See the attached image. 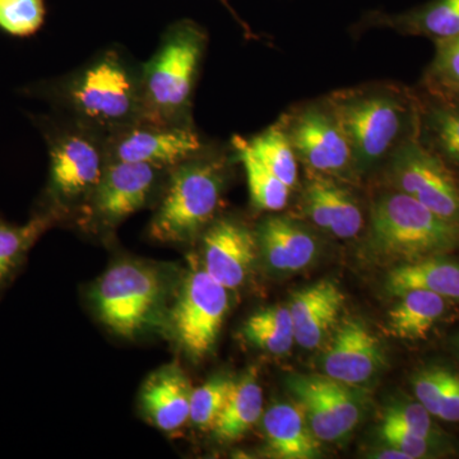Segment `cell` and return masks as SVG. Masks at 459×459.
Returning <instances> with one entry per match:
<instances>
[{"instance_id": "cell-1", "label": "cell", "mask_w": 459, "mask_h": 459, "mask_svg": "<svg viewBox=\"0 0 459 459\" xmlns=\"http://www.w3.org/2000/svg\"><path fill=\"white\" fill-rule=\"evenodd\" d=\"M325 98L349 138L358 178L385 165L398 148L418 135L416 90L397 83H369Z\"/></svg>"}, {"instance_id": "cell-2", "label": "cell", "mask_w": 459, "mask_h": 459, "mask_svg": "<svg viewBox=\"0 0 459 459\" xmlns=\"http://www.w3.org/2000/svg\"><path fill=\"white\" fill-rule=\"evenodd\" d=\"M57 93L80 124L100 133L110 134L143 117L141 71L114 49L74 72Z\"/></svg>"}, {"instance_id": "cell-3", "label": "cell", "mask_w": 459, "mask_h": 459, "mask_svg": "<svg viewBox=\"0 0 459 459\" xmlns=\"http://www.w3.org/2000/svg\"><path fill=\"white\" fill-rule=\"evenodd\" d=\"M205 47L207 33L195 21H178L166 30L159 49L141 69L142 119L192 124L190 107Z\"/></svg>"}, {"instance_id": "cell-4", "label": "cell", "mask_w": 459, "mask_h": 459, "mask_svg": "<svg viewBox=\"0 0 459 459\" xmlns=\"http://www.w3.org/2000/svg\"><path fill=\"white\" fill-rule=\"evenodd\" d=\"M170 170L150 235L160 243H186L212 223L225 188L228 161L204 150Z\"/></svg>"}, {"instance_id": "cell-5", "label": "cell", "mask_w": 459, "mask_h": 459, "mask_svg": "<svg viewBox=\"0 0 459 459\" xmlns=\"http://www.w3.org/2000/svg\"><path fill=\"white\" fill-rule=\"evenodd\" d=\"M369 247L377 258L401 264L446 255L459 247V225L410 195L389 189L371 205Z\"/></svg>"}, {"instance_id": "cell-6", "label": "cell", "mask_w": 459, "mask_h": 459, "mask_svg": "<svg viewBox=\"0 0 459 459\" xmlns=\"http://www.w3.org/2000/svg\"><path fill=\"white\" fill-rule=\"evenodd\" d=\"M159 271L140 262H119L92 289L100 320L120 337L132 338L156 325L165 301Z\"/></svg>"}, {"instance_id": "cell-7", "label": "cell", "mask_w": 459, "mask_h": 459, "mask_svg": "<svg viewBox=\"0 0 459 459\" xmlns=\"http://www.w3.org/2000/svg\"><path fill=\"white\" fill-rule=\"evenodd\" d=\"M279 122L307 171L334 178L356 177L349 138L327 98L298 105Z\"/></svg>"}, {"instance_id": "cell-8", "label": "cell", "mask_w": 459, "mask_h": 459, "mask_svg": "<svg viewBox=\"0 0 459 459\" xmlns=\"http://www.w3.org/2000/svg\"><path fill=\"white\" fill-rule=\"evenodd\" d=\"M228 310L229 290L195 265L184 279L170 318L175 340L190 359L201 360L212 351Z\"/></svg>"}, {"instance_id": "cell-9", "label": "cell", "mask_w": 459, "mask_h": 459, "mask_svg": "<svg viewBox=\"0 0 459 459\" xmlns=\"http://www.w3.org/2000/svg\"><path fill=\"white\" fill-rule=\"evenodd\" d=\"M391 189L404 193L446 221L459 225V179L429 152L418 135L386 161Z\"/></svg>"}, {"instance_id": "cell-10", "label": "cell", "mask_w": 459, "mask_h": 459, "mask_svg": "<svg viewBox=\"0 0 459 459\" xmlns=\"http://www.w3.org/2000/svg\"><path fill=\"white\" fill-rule=\"evenodd\" d=\"M80 124L56 133L49 140V192L59 204H68L96 189L108 159L107 137Z\"/></svg>"}, {"instance_id": "cell-11", "label": "cell", "mask_w": 459, "mask_h": 459, "mask_svg": "<svg viewBox=\"0 0 459 459\" xmlns=\"http://www.w3.org/2000/svg\"><path fill=\"white\" fill-rule=\"evenodd\" d=\"M192 124H166L141 119L107 135L108 161L171 169L204 150Z\"/></svg>"}, {"instance_id": "cell-12", "label": "cell", "mask_w": 459, "mask_h": 459, "mask_svg": "<svg viewBox=\"0 0 459 459\" xmlns=\"http://www.w3.org/2000/svg\"><path fill=\"white\" fill-rule=\"evenodd\" d=\"M287 386L320 442H336L360 422L361 402L350 385L327 376H294Z\"/></svg>"}, {"instance_id": "cell-13", "label": "cell", "mask_w": 459, "mask_h": 459, "mask_svg": "<svg viewBox=\"0 0 459 459\" xmlns=\"http://www.w3.org/2000/svg\"><path fill=\"white\" fill-rule=\"evenodd\" d=\"M204 268L214 281L235 290L246 282L256 253L255 232L234 219L213 221L204 234Z\"/></svg>"}, {"instance_id": "cell-14", "label": "cell", "mask_w": 459, "mask_h": 459, "mask_svg": "<svg viewBox=\"0 0 459 459\" xmlns=\"http://www.w3.org/2000/svg\"><path fill=\"white\" fill-rule=\"evenodd\" d=\"M147 164L108 161L92 193L93 211L107 225H117L146 205L160 171Z\"/></svg>"}, {"instance_id": "cell-15", "label": "cell", "mask_w": 459, "mask_h": 459, "mask_svg": "<svg viewBox=\"0 0 459 459\" xmlns=\"http://www.w3.org/2000/svg\"><path fill=\"white\" fill-rule=\"evenodd\" d=\"M385 362L379 338L358 319L338 325L322 359L325 376L350 386L370 382Z\"/></svg>"}, {"instance_id": "cell-16", "label": "cell", "mask_w": 459, "mask_h": 459, "mask_svg": "<svg viewBox=\"0 0 459 459\" xmlns=\"http://www.w3.org/2000/svg\"><path fill=\"white\" fill-rule=\"evenodd\" d=\"M301 207L316 228L332 237L347 240L358 237L364 229L361 204L338 178L310 172L301 195Z\"/></svg>"}, {"instance_id": "cell-17", "label": "cell", "mask_w": 459, "mask_h": 459, "mask_svg": "<svg viewBox=\"0 0 459 459\" xmlns=\"http://www.w3.org/2000/svg\"><path fill=\"white\" fill-rule=\"evenodd\" d=\"M418 141L459 179V95L420 84Z\"/></svg>"}, {"instance_id": "cell-18", "label": "cell", "mask_w": 459, "mask_h": 459, "mask_svg": "<svg viewBox=\"0 0 459 459\" xmlns=\"http://www.w3.org/2000/svg\"><path fill=\"white\" fill-rule=\"evenodd\" d=\"M343 305L342 291L331 281H320L295 292L287 305L294 325L295 342L305 350L322 346L337 327Z\"/></svg>"}, {"instance_id": "cell-19", "label": "cell", "mask_w": 459, "mask_h": 459, "mask_svg": "<svg viewBox=\"0 0 459 459\" xmlns=\"http://www.w3.org/2000/svg\"><path fill=\"white\" fill-rule=\"evenodd\" d=\"M259 252L272 271L291 273L318 255V238L304 223L289 216H270L255 232Z\"/></svg>"}, {"instance_id": "cell-20", "label": "cell", "mask_w": 459, "mask_h": 459, "mask_svg": "<svg viewBox=\"0 0 459 459\" xmlns=\"http://www.w3.org/2000/svg\"><path fill=\"white\" fill-rule=\"evenodd\" d=\"M192 388L178 365L155 371L144 383L141 403L150 421L164 431H174L189 420Z\"/></svg>"}, {"instance_id": "cell-21", "label": "cell", "mask_w": 459, "mask_h": 459, "mask_svg": "<svg viewBox=\"0 0 459 459\" xmlns=\"http://www.w3.org/2000/svg\"><path fill=\"white\" fill-rule=\"evenodd\" d=\"M364 23L386 27L401 35L422 36L437 45L459 35V0H429L410 11L395 14L374 12Z\"/></svg>"}, {"instance_id": "cell-22", "label": "cell", "mask_w": 459, "mask_h": 459, "mask_svg": "<svg viewBox=\"0 0 459 459\" xmlns=\"http://www.w3.org/2000/svg\"><path fill=\"white\" fill-rule=\"evenodd\" d=\"M272 455L281 459H314L320 455V440L313 434L300 404L279 402L262 418Z\"/></svg>"}, {"instance_id": "cell-23", "label": "cell", "mask_w": 459, "mask_h": 459, "mask_svg": "<svg viewBox=\"0 0 459 459\" xmlns=\"http://www.w3.org/2000/svg\"><path fill=\"white\" fill-rule=\"evenodd\" d=\"M389 294L425 290L446 300H459V262L446 255L430 256L397 265L386 277Z\"/></svg>"}, {"instance_id": "cell-24", "label": "cell", "mask_w": 459, "mask_h": 459, "mask_svg": "<svg viewBox=\"0 0 459 459\" xmlns=\"http://www.w3.org/2000/svg\"><path fill=\"white\" fill-rule=\"evenodd\" d=\"M388 314V327L401 340H424L446 309V299L425 291L409 290Z\"/></svg>"}, {"instance_id": "cell-25", "label": "cell", "mask_w": 459, "mask_h": 459, "mask_svg": "<svg viewBox=\"0 0 459 459\" xmlns=\"http://www.w3.org/2000/svg\"><path fill=\"white\" fill-rule=\"evenodd\" d=\"M263 416V391L255 376L234 382L225 406L212 430L222 442L240 439Z\"/></svg>"}, {"instance_id": "cell-26", "label": "cell", "mask_w": 459, "mask_h": 459, "mask_svg": "<svg viewBox=\"0 0 459 459\" xmlns=\"http://www.w3.org/2000/svg\"><path fill=\"white\" fill-rule=\"evenodd\" d=\"M56 220L54 211L36 214L25 225H13L0 219V294L20 270L33 244Z\"/></svg>"}, {"instance_id": "cell-27", "label": "cell", "mask_w": 459, "mask_h": 459, "mask_svg": "<svg viewBox=\"0 0 459 459\" xmlns=\"http://www.w3.org/2000/svg\"><path fill=\"white\" fill-rule=\"evenodd\" d=\"M232 143L238 161L246 171L250 201L256 210L280 212L287 207L291 189L256 159L247 140L235 137Z\"/></svg>"}, {"instance_id": "cell-28", "label": "cell", "mask_w": 459, "mask_h": 459, "mask_svg": "<svg viewBox=\"0 0 459 459\" xmlns=\"http://www.w3.org/2000/svg\"><path fill=\"white\" fill-rule=\"evenodd\" d=\"M413 392L431 416L444 421H459V376L444 368L419 371L412 380Z\"/></svg>"}, {"instance_id": "cell-29", "label": "cell", "mask_w": 459, "mask_h": 459, "mask_svg": "<svg viewBox=\"0 0 459 459\" xmlns=\"http://www.w3.org/2000/svg\"><path fill=\"white\" fill-rule=\"evenodd\" d=\"M250 150L265 168L270 169L290 189L299 183L298 156L291 142L280 122L272 124L252 140L247 141Z\"/></svg>"}, {"instance_id": "cell-30", "label": "cell", "mask_w": 459, "mask_h": 459, "mask_svg": "<svg viewBox=\"0 0 459 459\" xmlns=\"http://www.w3.org/2000/svg\"><path fill=\"white\" fill-rule=\"evenodd\" d=\"M45 17V0H0V30L14 38L35 35Z\"/></svg>"}, {"instance_id": "cell-31", "label": "cell", "mask_w": 459, "mask_h": 459, "mask_svg": "<svg viewBox=\"0 0 459 459\" xmlns=\"http://www.w3.org/2000/svg\"><path fill=\"white\" fill-rule=\"evenodd\" d=\"M235 380L213 377L192 392L189 420L201 429H212L228 401Z\"/></svg>"}, {"instance_id": "cell-32", "label": "cell", "mask_w": 459, "mask_h": 459, "mask_svg": "<svg viewBox=\"0 0 459 459\" xmlns=\"http://www.w3.org/2000/svg\"><path fill=\"white\" fill-rule=\"evenodd\" d=\"M435 47L437 53L421 84L459 95V35Z\"/></svg>"}, {"instance_id": "cell-33", "label": "cell", "mask_w": 459, "mask_h": 459, "mask_svg": "<svg viewBox=\"0 0 459 459\" xmlns=\"http://www.w3.org/2000/svg\"><path fill=\"white\" fill-rule=\"evenodd\" d=\"M431 418L433 416L418 401L402 402V403H395L394 406L388 407L383 420L394 422L398 427L433 440L434 427Z\"/></svg>"}, {"instance_id": "cell-34", "label": "cell", "mask_w": 459, "mask_h": 459, "mask_svg": "<svg viewBox=\"0 0 459 459\" xmlns=\"http://www.w3.org/2000/svg\"><path fill=\"white\" fill-rule=\"evenodd\" d=\"M380 433H382V437L388 444V446L406 453L411 459L428 457L431 446H433V440L412 433L407 429L398 427V425L386 421V420H383Z\"/></svg>"}, {"instance_id": "cell-35", "label": "cell", "mask_w": 459, "mask_h": 459, "mask_svg": "<svg viewBox=\"0 0 459 459\" xmlns=\"http://www.w3.org/2000/svg\"><path fill=\"white\" fill-rule=\"evenodd\" d=\"M243 334L247 342L272 355H285L295 343L294 336L282 333L274 328L256 325L250 320H247Z\"/></svg>"}, {"instance_id": "cell-36", "label": "cell", "mask_w": 459, "mask_h": 459, "mask_svg": "<svg viewBox=\"0 0 459 459\" xmlns=\"http://www.w3.org/2000/svg\"><path fill=\"white\" fill-rule=\"evenodd\" d=\"M247 320L256 323V325L277 329V331L290 334V336H294V325H292L291 314H290L287 305L267 307L262 312L253 314Z\"/></svg>"}, {"instance_id": "cell-37", "label": "cell", "mask_w": 459, "mask_h": 459, "mask_svg": "<svg viewBox=\"0 0 459 459\" xmlns=\"http://www.w3.org/2000/svg\"><path fill=\"white\" fill-rule=\"evenodd\" d=\"M376 458H382V459H411L409 455H406V453L398 451V449L392 448V446H389V449H386V451L377 453Z\"/></svg>"}, {"instance_id": "cell-38", "label": "cell", "mask_w": 459, "mask_h": 459, "mask_svg": "<svg viewBox=\"0 0 459 459\" xmlns=\"http://www.w3.org/2000/svg\"><path fill=\"white\" fill-rule=\"evenodd\" d=\"M219 2L221 3L222 5H225L226 9H228L230 13H231L232 16H234L235 20H237L238 25H240L241 27H243L244 30H246L247 35H250V33L252 32H250L249 27H247V23L244 22V21L238 16L237 12H235V9L231 7V4H230L229 0H219Z\"/></svg>"}, {"instance_id": "cell-39", "label": "cell", "mask_w": 459, "mask_h": 459, "mask_svg": "<svg viewBox=\"0 0 459 459\" xmlns=\"http://www.w3.org/2000/svg\"><path fill=\"white\" fill-rule=\"evenodd\" d=\"M458 350H459V340H458Z\"/></svg>"}]
</instances>
